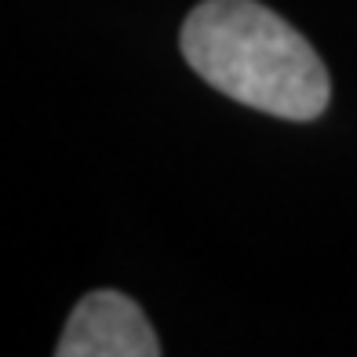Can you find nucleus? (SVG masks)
I'll use <instances>...</instances> for the list:
<instances>
[{
	"mask_svg": "<svg viewBox=\"0 0 357 357\" xmlns=\"http://www.w3.org/2000/svg\"><path fill=\"white\" fill-rule=\"evenodd\" d=\"M178 44L190 66L241 106L314 121L332 99L310 40L255 0H204L183 22Z\"/></svg>",
	"mask_w": 357,
	"mask_h": 357,
	"instance_id": "f257e3e1",
	"label": "nucleus"
},
{
	"mask_svg": "<svg viewBox=\"0 0 357 357\" xmlns=\"http://www.w3.org/2000/svg\"><path fill=\"white\" fill-rule=\"evenodd\" d=\"M59 357H157L160 343L142 306L121 291H91L62 332Z\"/></svg>",
	"mask_w": 357,
	"mask_h": 357,
	"instance_id": "f03ea898",
	"label": "nucleus"
}]
</instances>
